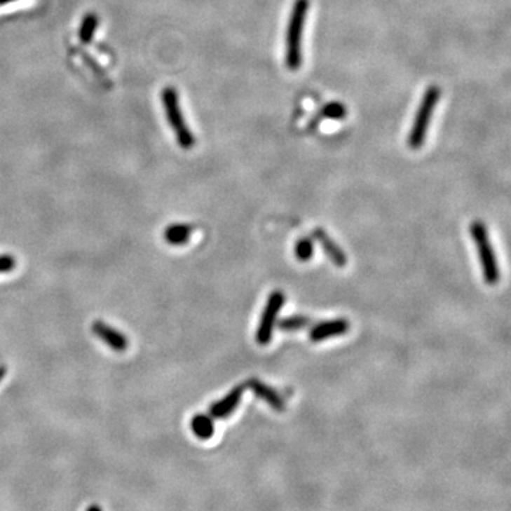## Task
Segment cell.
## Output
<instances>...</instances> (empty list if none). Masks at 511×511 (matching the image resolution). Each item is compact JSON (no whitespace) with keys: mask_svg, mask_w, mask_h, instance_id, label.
<instances>
[{"mask_svg":"<svg viewBox=\"0 0 511 511\" xmlns=\"http://www.w3.org/2000/svg\"><path fill=\"white\" fill-rule=\"evenodd\" d=\"M98 27V18L93 13L87 15L81 23L80 29V39L83 43H90L94 39L95 30Z\"/></svg>","mask_w":511,"mask_h":511,"instance_id":"14","label":"cell"},{"mask_svg":"<svg viewBox=\"0 0 511 511\" xmlns=\"http://www.w3.org/2000/svg\"><path fill=\"white\" fill-rule=\"evenodd\" d=\"M247 386L253 390V393L263 400L267 405H270L273 409H275L277 412H282L286 409V404H284L282 397L278 395L277 390H274L273 388H270L268 385H266L264 382L253 378L247 382Z\"/></svg>","mask_w":511,"mask_h":511,"instance_id":"10","label":"cell"},{"mask_svg":"<svg viewBox=\"0 0 511 511\" xmlns=\"http://www.w3.org/2000/svg\"><path fill=\"white\" fill-rule=\"evenodd\" d=\"M93 332L95 336H98L104 344H107L109 348L116 350L118 353H123L128 348V338L127 335H124L123 332H120L118 329L112 328L111 325L105 324L104 321H94L93 327H91Z\"/></svg>","mask_w":511,"mask_h":511,"instance_id":"6","label":"cell"},{"mask_svg":"<svg viewBox=\"0 0 511 511\" xmlns=\"http://www.w3.org/2000/svg\"><path fill=\"white\" fill-rule=\"evenodd\" d=\"M294 253H296V256H297L299 260L308 261L313 257V253H314L313 240L311 239H307V238H303L301 240H299L297 245H296V247H294Z\"/></svg>","mask_w":511,"mask_h":511,"instance_id":"15","label":"cell"},{"mask_svg":"<svg viewBox=\"0 0 511 511\" xmlns=\"http://www.w3.org/2000/svg\"><path fill=\"white\" fill-rule=\"evenodd\" d=\"M16 267V259L11 254H0V273L12 271Z\"/></svg>","mask_w":511,"mask_h":511,"instance_id":"17","label":"cell"},{"mask_svg":"<svg viewBox=\"0 0 511 511\" xmlns=\"http://www.w3.org/2000/svg\"><path fill=\"white\" fill-rule=\"evenodd\" d=\"M470 235L477 247L484 281L489 286H494L500 280V268L484 223L480 220H475L470 224Z\"/></svg>","mask_w":511,"mask_h":511,"instance_id":"2","label":"cell"},{"mask_svg":"<svg viewBox=\"0 0 511 511\" xmlns=\"http://www.w3.org/2000/svg\"><path fill=\"white\" fill-rule=\"evenodd\" d=\"M87 511H102V510H101V507H98V505H95V504H94V505H90V507L87 508Z\"/></svg>","mask_w":511,"mask_h":511,"instance_id":"18","label":"cell"},{"mask_svg":"<svg viewBox=\"0 0 511 511\" xmlns=\"http://www.w3.org/2000/svg\"><path fill=\"white\" fill-rule=\"evenodd\" d=\"M311 324L310 317L306 315H290L282 318L280 321H277L278 329L284 331V332H294V331H300L306 327H308Z\"/></svg>","mask_w":511,"mask_h":511,"instance_id":"13","label":"cell"},{"mask_svg":"<svg viewBox=\"0 0 511 511\" xmlns=\"http://www.w3.org/2000/svg\"><path fill=\"white\" fill-rule=\"evenodd\" d=\"M350 329V322L346 318H335L329 321H322L315 324L310 329V339L313 343H321V341L336 336V335H344Z\"/></svg>","mask_w":511,"mask_h":511,"instance_id":"8","label":"cell"},{"mask_svg":"<svg viewBox=\"0 0 511 511\" xmlns=\"http://www.w3.org/2000/svg\"><path fill=\"white\" fill-rule=\"evenodd\" d=\"M192 232H193V227L191 224L175 223V224H170L166 227L163 238H165L166 243H169V245L181 246V245H185L189 242Z\"/></svg>","mask_w":511,"mask_h":511,"instance_id":"11","label":"cell"},{"mask_svg":"<svg viewBox=\"0 0 511 511\" xmlns=\"http://www.w3.org/2000/svg\"><path fill=\"white\" fill-rule=\"evenodd\" d=\"M308 8V0H296L292 9L286 40V64L293 71L299 70V67L301 66V37Z\"/></svg>","mask_w":511,"mask_h":511,"instance_id":"1","label":"cell"},{"mask_svg":"<svg viewBox=\"0 0 511 511\" xmlns=\"http://www.w3.org/2000/svg\"><path fill=\"white\" fill-rule=\"evenodd\" d=\"M162 102H163V108H165V114L166 118L172 127L178 144L184 148V149H191L195 145V137L191 132V130L188 128L185 118L182 116V111L179 107V98H178V93L174 87H165L162 91Z\"/></svg>","mask_w":511,"mask_h":511,"instance_id":"3","label":"cell"},{"mask_svg":"<svg viewBox=\"0 0 511 511\" xmlns=\"http://www.w3.org/2000/svg\"><path fill=\"white\" fill-rule=\"evenodd\" d=\"M439 97H440L439 87L433 86V87H429L426 90V93L422 98V102L418 108L412 131H411L409 138H408V145L412 149H418L423 145L425 138H426V132H428V127H429V123H430V118H432V114H433L435 107L439 101Z\"/></svg>","mask_w":511,"mask_h":511,"instance_id":"4","label":"cell"},{"mask_svg":"<svg viewBox=\"0 0 511 511\" xmlns=\"http://www.w3.org/2000/svg\"><path fill=\"white\" fill-rule=\"evenodd\" d=\"M286 303V296H284L281 292L275 290L268 296V300L266 303L264 311L261 314L257 331H256V341L259 346H267L271 338H273V332H274V327L277 324V318H278V313L281 310V307Z\"/></svg>","mask_w":511,"mask_h":511,"instance_id":"5","label":"cell"},{"mask_svg":"<svg viewBox=\"0 0 511 511\" xmlns=\"http://www.w3.org/2000/svg\"><path fill=\"white\" fill-rule=\"evenodd\" d=\"M243 390H245V386L238 385L229 393H227L224 397H222L220 401L212 404L210 408H209L210 416L213 419H223V418L231 416L235 412V409L239 407L240 401H242Z\"/></svg>","mask_w":511,"mask_h":511,"instance_id":"7","label":"cell"},{"mask_svg":"<svg viewBox=\"0 0 511 511\" xmlns=\"http://www.w3.org/2000/svg\"><path fill=\"white\" fill-rule=\"evenodd\" d=\"M5 2H11V0H0V4H5Z\"/></svg>","mask_w":511,"mask_h":511,"instance_id":"20","label":"cell"},{"mask_svg":"<svg viewBox=\"0 0 511 511\" xmlns=\"http://www.w3.org/2000/svg\"><path fill=\"white\" fill-rule=\"evenodd\" d=\"M321 114H322V117H325V118H335V120H338V118H344L346 109H344L343 105H339V104L334 102V104L327 105L322 109Z\"/></svg>","mask_w":511,"mask_h":511,"instance_id":"16","label":"cell"},{"mask_svg":"<svg viewBox=\"0 0 511 511\" xmlns=\"http://www.w3.org/2000/svg\"><path fill=\"white\" fill-rule=\"evenodd\" d=\"M313 238L321 245L325 256L332 261L334 266L336 267H346L347 264V254L344 253V250L341 249L334 240L332 238L324 231L321 227H317L313 232Z\"/></svg>","mask_w":511,"mask_h":511,"instance_id":"9","label":"cell"},{"mask_svg":"<svg viewBox=\"0 0 511 511\" xmlns=\"http://www.w3.org/2000/svg\"><path fill=\"white\" fill-rule=\"evenodd\" d=\"M191 429L196 437H199L202 440H207L214 433L213 418L203 415V414H198L191 419Z\"/></svg>","mask_w":511,"mask_h":511,"instance_id":"12","label":"cell"},{"mask_svg":"<svg viewBox=\"0 0 511 511\" xmlns=\"http://www.w3.org/2000/svg\"><path fill=\"white\" fill-rule=\"evenodd\" d=\"M6 375V368L5 367H0V381H2Z\"/></svg>","mask_w":511,"mask_h":511,"instance_id":"19","label":"cell"}]
</instances>
